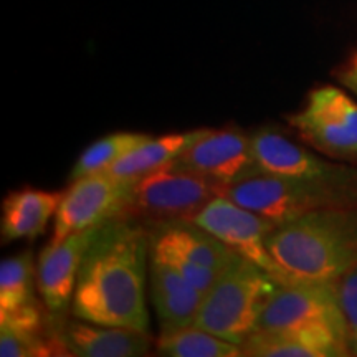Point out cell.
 Wrapping results in <instances>:
<instances>
[{
  "mask_svg": "<svg viewBox=\"0 0 357 357\" xmlns=\"http://www.w3.org/2000/svg\"><path fill=\"white\" fill-rule=\"evenodd\" d=\"M250 144H252L253 174L312 177L333 174L342 167L341 164L331 162L311 153L310 149L296 144L284 134L271 128H263L253 132L250 136Z\"/></svg>",
  "mask_w": 357,
  "mask_h": 357,
  "instance_id": "cell-13",
  "label": "cell"
},
{
  "mask_svg": "<svg viewBox=\"0 0 357 357\" xmlns=\"http://www.w3.org/2000/svg\"><path fill=\"white\" fill-rule=\"evenodd\" d=\"M151 296L162 331L192 326L202 305L204 293L167 263L151 257Z\"/></svg>",
  "mask_w": 357,
  "mask_h": 357,
  "instance_id": "cell-16",
  "label": "cell"
},
{
  "mask_svg": "<svg viewBox=\"0 0 357 357\" xmlns=\"http://www.w3.org/2000/svg\"><path fill=\"white\" fill-rule=\"evenodd\" d=\"M65 192L42 190L33 187L13 190L2 202L0 234L2 243L35 238L45 234L48 222L56 215Z\"/></svg>",
  "mask_w": 357,
  "mask_h": 357,
  "instance_id": "cell-17",
  "label": "cell"
},
{
  "mask_svg": "<svg viewBox=\"0 0 357 357\" xmlns=\"http://www.w3.org/2000/svg\"><path fill=\"white\" fill-rule=\"evenodd\" d=\"M227 197L280 223L305 213L357 205V169L342 166L326 176L287 177L253 174L227 187Z\"/></svg>",
  "mask_w": 357,
  "mask_h": 357,
  "instance_id": "cell-3",
  "label": "cell"
},
{
  "mask_svg": "<svg viewBox=\"0 0 357 357\" xmlns=\"http://www.w3.org/2000/svg\"><path fill=\"white\" fill-rule=\"evenodd\" d=\"M204 131L205 128H200L187 132H174L160 137H149L137 147H134L132 151H129L126 155H123L106 172L111 174L113 177L126 178V181H132V178L144 176L147 172H153L155 169L171 164L199 136H202Z\"/></svg>",
  "mask_w": 357,
  "mask_h": 357,
  "instance_id": "cell-18",
  "label": "cell"
},
{
  "mask_svg": "<svg viewBox=\"0 0 357 357\" xmlns=\"http://www.w3.org/2000/svg\"><path fill=\"white\" fill-rule=\"evenodd\" d=\"M171 166L231 185L253 174L250 136L238 128H205Z\"/></svg>",
  "mask_w": 357,
  "mask_h": 357,
  "instance_id": "cell-10",
  "label": "cell"
},
{
  "mask_svg": "<svg viewBox=\"0 0 357 357\" xmlns=\"http://www.w3.org/2000/svg\"><path fill=\"white\" fill-rule=\"evenodd\" d=\"M149 137V134L142 132H114L101 137L91 146H88L79 155L77 164L73 166V171L70 174L71 182L86 176H93V174L106 172L123 155H126L129 151H132L134 147H137Z\"/></svg>",
  "mask_w": 357,
  "mask_h": 357,
  "instance_id": "cell-21",
  "label": "cell"
},
{
  "mask_svg": "<svg viewBox=\"0 0 357 357\" xmlns=\"http://www.w3.org/2000/svg\"><path fill=\"white\" fill-rule=\"evenodd\" d=\"M287 121L316 151L337 159L357 158V102L341 88L311 89L306 102Z\"/></svg>",
  "mask_w": 357,
  "mask_h": 357,
  "instance_id": "cell-6",
  "label": "cell"
},
{
  "mask_svg": "<svg viewBox=\"0 0 357 357\" xmlns=\"http://www.w3.org/2000/svg\"><path fill=\"white\" fill-rule=\"evenodd\" d=\"M339 79L357 95V52L339 71Z\"/></svg>",
  "mask_w": 357,
  "mask_h": 357,
  "instance_id": "cell-23",
  "label": "cell"
},
{
  "mask_svg": "<svg viewBox=\"0 0 357 357\" xmlns=\"http://www.w3.org/2000/svg\"><path fill=\"white\" fill-rule=\"evenodd\" d=\"M278 284L275 276L236 253L204 294L194 324L242 346L257 331L263 307Z\"/></svg>",
  "mask_w": 357,
  "mask_h": 357,
  "instance_id": "cell-4",
  "label": "cell"
},
{
  "mask_svg": "<svg viewBox=\"0 0 357 357\" xmlns=\"http://www.w3.org/2000/svg\"><path fill=\"white\" fill-rule=\"evenodd\" d=\"M147 231L149 257L159 260L181 258L220 275L236 257L234 250L189 218L151 223Z\"/></svg>",
  "mask_w": 357,
  "mask_h": 357,
  "instance_id": "cell-11",
  "label": "cell"
},
{
  "mask_svg": "<svg viewBox=\"0 0 357 357\" xmlns=\"http://www.w3.org/2000/svg\"><path fill=\"white\" fill-rule=\"evenodd\" d=\"M56 337L68 356L77 357H141L151 351L147 333L83 319L65 321Z\"/></svg>",
  "mask_w": 357,
  "mask_h": 357,
  "instance_id": "cell-14",
  "label": "cell"
},
{
  "mask_svg": "<svg viewBox=\"0 0 357 357\" xmlns=\"http://www.w3.org/2000/svg\"><path fill=\"white\" fill-rule=\"evenodd\" d=\"M225 184L200 174L167 166L132 178L128 202L119 218L144 220L147 225L176 218H194L218 195H225Z\"/></svg>",
  "mask_w": 357,
  "mask_h": 357,
  "instance_id": "cell-5",
  "label": "cell"
},
{
  "mask_svg": "<svg viewBox=\"0 0 357 357\" xmlns=\"http://www.w3.org/2000/svg\"><path fill=\"white\" fill-rule=\"evenodd\" d=\"M266 247L289 280L336 281L357 265V205L280 223L268 234Z\"/></svg>",
  "mask_w": 357,
  "mask_h": 357,
  "instance_id": "cell-2",
  "label": "cell"
},
{
  "mask_svg": "<svg viewBox=\"0 0 357 357\" xmlns=\"http://www.w3.org/2000/svg\"><path fill=\"white\" fill-rule=\"evenodd\" d=\"M147 255V227L131 218L101 223L79 268L73 294L75 318L149 334Z\"/></svg>",
  "mask_w": 357,
  "mask_h": 357,
  "instance_id": "cell-1",
  "label": "cell"
},
{
  "mask_svg": "<svg viewBox=\"0 0 357 357\" xmlns=\"http://www.w3.org/2000/svg\"><path fill=\"white\" fill-rule=\"evenodd\" d=\"M160 356L169 357H240L242 346L215 336V334L197 328L195 324L187 328L162 331L155 342Z\"/></svg>",
  "mask_w": 357,
  "mask_h": 357,
  "instance_id": "cell-19",
  "label": "cell"
},
{
  "mask_svg": "<svg viewBox=\"0 0 357 357\" xmlns=\"http://www.w3.org/2000/svg\"><path fill=\"white\" fill-rule=\"evenodd\" d=\"M190 220L215 235L235 253L263 268L280 283L289 280L266 247V236L276 227L275 222L242 207L227 195L211 200Z\"/></svg>",
  "mask_w": 357,
  "mask_h": 357,
  "instance_id": "cell-8",
  "label": "cell"
},
{
  "mask_svg": "<svg viewBox=\"0 0 357 357\" xmlns=\"http://www.w3.org/2000/svg\"><path fill=\"white\" fill-rule=\"evenodd\" d=\"M324 328L347 339L336 281L288 280L263 307L257 331Z\"/></svg>",
  "mask_w": 357,
  "mask_h": 357,
  "instance_id": "cell-7",
  "label": "cell"
},
{
  "mask_svg": "<svg viewBox=\"0 0 357 357\" xmlns=\"http://www.w3.org/2000/svg\"><path fill=\"white\" fill-rule=\"evenodd\" d=\"M37 270L32 252L3 258L0 263V316L37 305L33 294Z\"/></svg>",
  "mask_w": 357,
  "mask_h": 357,
  "instance_id": "cell-20",
  "label": "cell"
},
{
  "mask_svg": "<svg viewBox=\"0 0 357 357\" xmlns=\"http://www.w3.org/2000/svg\"><path fill=\"white\" fill-rule=\"evenodd\" d=\"M100 227V225H98ZM98 227L66 236L58 245L42 250L37 266V287L42 300L52 314H60L68 307L77 288L79 268L84 253Z\"/></svg>",
  "mask_w": 357,
  "mask_h": 357,
  "instance_id": "cell-12",
  "label": "cell"
},
{
  "mask_svg": "<svg viewBox=\"0 0 357 357\" xmlns=\"http://www.w3.org/2000/svg\"><path fill=\"white\" fill-rule=\"evenodd\" d=\"M337 300L344 316L347 344L351 356L357 357V265L336 280Z\"/></svg>",
  "mask_w": 357,
  "mask_h": 357,
  "instance_id": "cell-22",
  "label": "cell"
},
{
  "mask_svg": "<svg viewBox=\"0 0 357 357\" xmlns=\"http://www.w3.org/2000/svg\"><path fill=\"white\" fill-rule=\"evenodd\" d=\"M131 184L132 181L113 177L108 172L93 174L71 182L56 211L48 245L53 247L71 234L121 217Z\"/></svg>",
  "mask_w": 357,
  "mask_h": 357,
  "instance_id": "cell-9",
  "label": "cell"
},
{
  "mask_svg": "<svg viewBox=\"0 0 357 357\" xmlns=\"http://www.w3.org/2000/svg\"><path fill=\"white\" fill-rule=\"evenodd\" d=\"M247 357H346L347 339L324 328L255 331L242 344Z\"/></svg>",
  "mask_w": 357,
  "mask_h": 357,
  "instance_id": "cell-15",
  "label": "cell"
}]
</instances>
